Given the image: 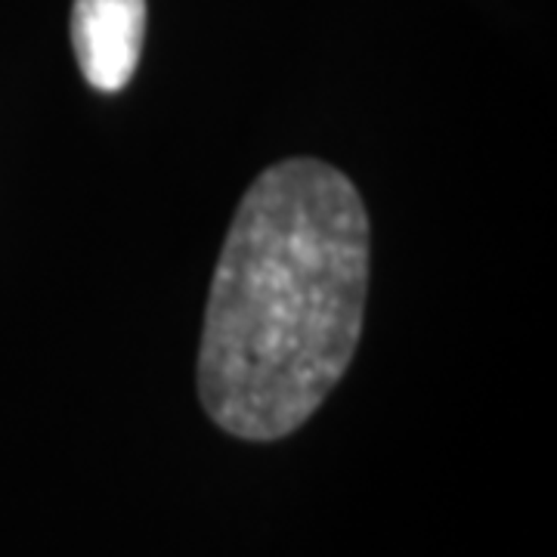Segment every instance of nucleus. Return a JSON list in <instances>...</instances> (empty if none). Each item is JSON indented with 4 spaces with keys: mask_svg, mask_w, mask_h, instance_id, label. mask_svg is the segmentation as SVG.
<instances>
[{
    "mask_svg": "<svg viewBox=\"0 0 557 557\" xmlns=\"http://www.w3.org/2000/svg\"><path fill=\"white\" fill-rule=\"evenodd\" d=\"M146 38V0H75L72 47L81 75L102 94H119L137 72Z\"/></svg>",
    "mask_w": 557,
    "mask_h": 557,
    "instance_id": "nucleus-2",
    "label": "nucleus"
},
{
    "mask_svg": "<svg viewBox=\"0 0 557 557\" xmlns=\"http://www.w3.org/2000/svg\"><path fill=\"white\" fill-rule=\"evenodd\" d=\"M369 214L319 159L267 168L220 248L199 344V399L226 434H295L332 394L362 335Z\"/></svg>",
    "mask_w": 557,
    "mask_h": 557,
    "instance_id": "nucleus-1",
    "label": "nucleus"
}]
</instances>
